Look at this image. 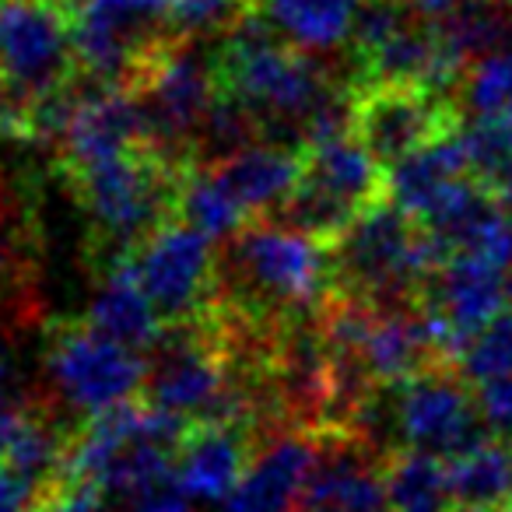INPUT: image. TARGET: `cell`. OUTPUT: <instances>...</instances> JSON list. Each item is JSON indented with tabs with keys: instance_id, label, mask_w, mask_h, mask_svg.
Instances as JSON below:
<instances>
[{
	"instance_id": "cell-1",
	"label": "cell",
	"mask_w": 512,
	"mask_h": 512,
	"mask_svg": "<svg viewBox=\"0 0 512 512\" xmlns=\"http://www.w3.org/2000/svg\"><path fill=\"white\" fill-rule=\"evenodd\" d=\"M446 256L449 249L411 214L393 200H376L334 239L330 267L355 299L404 306L407 295H421L425 278Z\"/></svg>"
},
{
	"instance_id": "cell-2",
	"label": "cell",
	"mask_w": 512,
	"mask_h": 512,
	"mask_svg": "<svg viewBox=\"0 0 512 512\" xmlns=\"http://www.w3.org/2000/svg\"><path fill=\"white\" fill-rule=\"evenodd\" d=\"M218 274L253 306L295 313L323 302L334 267L313 235L285 221H253L228 239Z\"/></svg>"
},
{
	"instance_id": "cell-3",
	"label": "cell",
	"mask_w": 512,
	"mask_h": 512,
	"mask_svg": "<svg viewBox=\"0 0 512 512\" xmlns=\"http://www.w3.org/2000/svg\"><path fill=\"white\" fill-rule=\"evenodd\" d=\"M71 176L88 218L99 228L102 242L116 253V260H123V253L137 249L158 225H165L169 211L179 204V186H183L169 158L144 148L88 165Z\"/></svg>"
},
{
	"instance_id": "cell-4",
	"label": "cell",
	"mask_w": 512,
	"mask_h": 512,
	"mask_svg": "<svg viewBox=\"0 0 512 512\" xmlns=\"http://www.w3.org/2000/svg\"><path fill=\"white\" fill-rule=\"evenodd\" d=\"M383 190V162L351 130L306 151L302 179L278 207V221L313 239H337L365 207L376 204Z\"/></svg>"
},
{
	"instance_id": "cell-5",
	"label": "cell",
	"mask_w": 512,
	"mask_h": 512,
	"mask_svg": "<svg viewBox=\"0 0 512 512\" xmlns=\"http://www.w3.org/2000/svg\"><path fill=\"white\" fill-rule=\"evenodd\" d=\"M148 365V404L179 414L186 421H214V425L246 428L253 418V393L235 386L218 355L197 327L179 323L165 330L155 344Z\"/></svg>"
},
{
	"instance_id": "cell-6",
	"label": "cell",
	"mask_w": 512,
	"mask_h": 512,
	"mask_svg": "<svg viewBox=\"0 0 512 512\" xmlns=\"http://www.w3.org/2000/svg\"><path fill=\"white\" fill-rule=\"evenodd\" d=\"M137 81L148 144H155L158 155L172 162L179 148H193L200 123L221 95L218 64L200 53V43L169 39Z\"/></svg>"
},
{
	"instance_id": "cell-7",
	"label": "cell",
	"mask_w": 512,
	"mask_h": 512,
	"mask_svg": "<svg viewBox=\"0 0 512 512\" xmlns=\"http://www.w3.org/2000/svg\"><path fill=\"white\" fill-rule=\"evenodd\" d=\"M46 379L60 404L95 418L120 404H130L148 383V362L141 351L99 334L95 327H67L46 351Z\"/></svg>"
},
{
	"instance_id": "cell-8",
	"label": "cell",
	"mask_w": 512,
	"mask_h": 512,
	"mask_svg": "<svg viewBox=\"0 0 512 512\" xmlns=\"http://www.w3.org/2000/svg\"><path fill=\"white\" fill-rule=\"evenodd\" d=\"M386 428L404 449L435 453L442 460L474 449L488 439L477 400L467 393V379L446 369H425L418 376L393 383V397L386 400Z\"/></svg>"
},
{
	"instance_id": "cell-9",
	"label": "cell",
	"mask_w": 512,
	"mask_h": 512,
	"mask_svg": "<svg viewBox=\"0 0 512 512\" xmlns=\"http://www.w3.org/2000/svg\"><path fill=\"white\" fill-rule=\"evenodd\" d=\"M74 32L67 11L50 0H0V88L39 106L64 92L74 67Z\"/></svg>"
},
{
	"instance_id": "cell-10",
	"label": "cell",
	"mask_w": 512,
	"mask_h": 512,
	"mask_svg": "<svg viewBox=\"0 0 512 512\" xmlns=\"http://www.w3.org/2000/svg\"><path fill=\"white\" fill-rule=\"evenodd\" d=\"M169 0H85L74 18V57L85 74L116 85L141 78L155 53L169 43Z\"/></svg>"
},
{
	"instance_id": "cell-11",
	"label": "cell",
	"mask_w": 512,
	"mask_h": 512,
	"mask_svg": "<svg viewBox=\"0 0 512 512\" xmlns=\"http://www.w3.org/2000/svg\"><path fill=\"white\" fill-rule=\"evenodd\" d=\"M428 327L442 358H460V351L488 323L505 313V267L481 253H449L425 278L418 295Z\"/></svg>"
},
{
	"instance_id": "cell-12",
	"label": "cell",
	"mask_w": 512,
	"mask_h": 512,
	"mask_svg": "<svg viewBox=\"0 0 512 512\" xmlns=\"http://www.w3.org/2000/svg\"><path fill=\"white\" fill-rule=\"evenodd\" d=\"M130 267L172 327L190 323L207 306V295L218 278L214 239L183 218L158 225L134 249Z\"/></svg>"
},
{
	"instance_id": "cell-13",
	"label": "cell",
	"mask_w": 512,
	"mask_h": 512,
	"mask_svg": "<svg viewBox=\"0 0 512 512\" xmlns=\"http://www.w3.org/2000/svg\"><path fill=\"white\" fill-rule=\"evenodd\" d=\"M355 137L379 158L393 165L397 158L425 148L428 141L460 130V116L442 95L418 85H369L355 102Z\"/></svg>"
},
{
	"instance_id": "cell-14",
	"label": "cell",
	"mask_w": 512,
	"mask_h": 512,
	"mask_svg": "<svg viewBox=\"0 0 512 512\" xmlns=\"http://www.w3.org/2000/svg\"><path fill=\"white\" fill-rule=\"evenodd\" d=\"M144 141H148V130H144L141 99L137 92H123L116 85H102L99 92L74 99L60 127L64 162L71 172L120 158L141 148Z\"/></svg>"
},
{
	"instance_id": "cell-15",
	"label": "cell",
	"mask_w": 512,
	"mask_h": 512,
	"mask_svg": "<svg viewBox=\"0 0 512 512\" xmlns=\"http://www.w3.org/2000/svg\"><path fill=\"white\" fill-rule=\"evenodd\" d=\"M249 470L246 432L235 425L193 421L176 449V484L204 505H225Z\"/></svg>"
},
{
	"instance_id": "cell-16",
	"label": "cell",
	"mask_w": 512,
	"mask_h": 512,
	"mask_svg": "<svg viewBox=\"0 0 512 512\" xmlns=\"http://www.w3.org/2000/svg\"><path fill=\"white\" fill-rule=\"evenodd\" d=\"M320 460V446L313 435L288 432L267 442L264 453H256L239 488L228 495L221 509L228 512H288L299 505L302 488Z\"/></svg>"
},
{
	"instance_id": "cell-17",
	"label": "cell",
	"mask_w": 512,
	"mask_h": 512,
	"mask_svg": "<svg viewBox=\"0 0 512 512\" xmlns=\"http://www.w3.org/2000/svg\"><path fill=\"white\" fill-rule=\"evenodd\" d=\"M362 358L365 372L376 383H404L418 372L432 369L435 358H442L435 334L428 327L425 313L404 306H376L372 323L365 330L362 344L355 351Z\"/></svg>"
},
{
	"instance_id": "cell-18",
	"label": "cell",
	"mask_w": 512,
	"mask_h": 512,
	"mask_svg": "<svg viewBox=\"0 0 512 512\" xmlns=\"http://www.w3.org/2000/svg\"><path fill=\"white\" fill-rule=\"evenodd\" d=\"M295 512H390L383 470L348 442L320 453Z\"/></svg>"
},
{
	"instance_id": "cell-19",
	"label": "cell",
	"mask_w": 512,
	"mask_h": 512,
	"mask_svg": "<svg viewBox=\"0 0 512 512\" xmlns=\"http://www.w3.org/2000/svg\"><path fill=\"white\" fill-rule=\"evenodd\" d=\"M85 323L134 351H151L162 341L165 327H169L165 316L158 313V306L151 302V295L144 292V285L137 281L130 260H116V264L102 274L99 288H95L92 299H88Z\"/></svg>"
},
{
	"instance_id": "cell-20",
	"label": "cell",
	"mask_w": 512,
	"mask_h": 512,
	"mask_svg": "<svg viewBox=\"0 0 512 512\" xmlns=\"http://www.w3.org/2000/svg\"><path fill=\"white\" fill-rule=\"evenodd\" d=\"M470 158L463 148L460 130L442 134L435 141H428L425 148L411 151V155L397 158L386 169V193L404 214H411L414 221H421L453 183H460L463 176H470Z\"/></svg>"
},
{
	"instance_id": "cell-21",
	"label": "cell",
	"mask_w": 512,
	"mask_h": 512,
	"mask_svg": "<svg viewBox=\"0 0 512 512\" xmlns=\"http://www.w3.org/2000/svg\"><path fill=\"white\" fill-rule=\"evenodd\" d=\"M214 169L221 172V179L228 183V190L239 197V204L249 214L274 211L292 197V190L302 179V158L292 148L274 141H256L246 144L235 155L214 162Z\"/></svg>"
},
{
	"instance_id": "cell-22",
	"label": "cell",
	"mask_w": 512,
	"mask_h": 512,
	"mask_svg": "<svg viewBox=\"0 0 512 512\" xmlns=\"http://www.w3.org/2000/svg\"><path fill=\"white\" fill-rule=\"evenodd\" d=\"M362 4L365 0H260V15L288 46L323 57L351 43Z\"/></svg>"
},
{
	"instance_id": "cell-23",
	"label": "cell",
	"mask_w": 512,
	"mask_h": 512,
	"mask_svg": "<svg viewBox=\"0 0 512 512\" xmlns=\"http://www.w3.org/2000/svg\"><path fill=\"white\" fill-rule=\"evenodd\" d=\"M449 488L460 512H502L512 502V449L484 439L449 460Z\"/></svg>"
},
{
	"instance_id": "cell-24",
	"label": "cell",
	"mask_w": 512,
	"mask_h": 512,
	"mask_svg": "<svg viewBox=\"0 0 512 512\" xmlns=\"http://www.w3.org/2000/svg\"><path fill=\"white\" fill-rule=\"evenodd\" d=\"M390 512H453L449 463L421 449H400L383 467Z\"/></svg>"
},
{
	"instance_id": "cell-25",
	"label": "cell",
	"mask_w": 512,
	"mask_h": 512,
	"mask_svg": "<svg viewBox=\"0 0 512 512\" xmlns=\"http://www.w3.org/2000/svg\"><path fill=\"white\" fill-rule=\"evenodd\" d=\"M179 218L190 221L193 228H200L204 235H211L214 242H228L235 232L249 225V211L239 204L228 183L221 179V172L214 169H193L179 186Z\"/></svg>"
},
{
	"instance_id": "cell-26",
	"label": "cell",
	"mask_w": 512,
	"mask_h": 512,
	"mask_svg": "<svg viewBox=\"0 0 512 512\" xmlns=\"http://www.w3.org/2000/svg\"><path fill=\"white\" fill-rule=\"evenodd\" d=\"M439 25L449 46L467 60V67L512 50V11L505 8V0H463Z\"/></svg>"
},
{
	"instance_id": "cell-27",
	"label": "cell",
	"mask_w": 512,
	"mask_h": 512,
	"mask_svg": "<svg viewBox=\"0 0 512 512\" xmlns=\"http://www.w3.org/2000/svg\"><path fill=\"white\" fill-rule=\"evenodd\" d=\"M67 449H71V442L53 428V421L29 411L22 425H18L8 453L0 456V463H8L11 470H18V474H25L36 484H43V481L57 484V481H64Z\"/></svg>"
},
{
	"instance_id": "cell-28",
	"label": "cell",
	"mask_w": 512,
	"mask_h": 512,
	"mask_svg": "<svg viewBox=\"0 0 512 512\" xmlns=\"http://www.w3.org/2000/svg\"><path fill=\"white\" fill-rule=\"evenodd\" d=\"M246 18V0H169L165 32L172 43H204L225 39Z\"/></svg>"
},
{
	"instance_id": "cell-29",
	"label": "cell",
	"mask_w": 512,
	"mask_h": 512,
	"mask_svg": "<svg viewBox=\"0 0 512 512\" xmlns=\"http://www.w3.org/2000/svg\"><path fill=\"white\" fill-rule=\"evenodd\" d=\"M460 88H463V106L474 116L512 113V50L470 64Z\"/></svg>"
},
{
	"instance_id": "cell-30",
	"label": "cell",
	"mask_w": 512,
	"mask_h": 512,
	"mask_svg": "<svg viewBox=\"0 0 512 512\" xmlns=\"http://www.w3.org/2000/svg\"><path fill=\"white\" fill-rule=\"evenodd\" d=\"M29 264V235L8 204H0V288L15 285Z\"/></svg>"
},
{
	"instance_id": "cell-31",
	"label": "cell",
	"mask_w": 512,
	"mask_h": 512,
	"mask_svg": "<svg viewBox=\"0 0 512 512\" xmlns=\"http://www.w3.org/2000/svg\"><path fill=\"white\" fill-rule=\"evenodd\" d=\"M477 411H481L484 425L498 439H512V376H498L488 383L474 386Z\"/></svg>"
},
{
	"instance_id": "cell-32",
	"label": "cell",
	"mask_w": 512,
	"mask_h": 512,
	"mask_svg": "<svg viewBox=\"0 0 512 512\" xmlns=\"http://www.w3.org/2000/svg\"><path fill=\"white\" fill-rule=\"evenodd\" d=\"M43 509V491L36 481L0 463V512H39Z\"/></svg>"
},
{
	"instance_id": "cell-33",
	"label": "cell",
	"mask_w": 512,
	"mask_h": 512,
	"mask_svg": "<svg viewBox=\"0 0 512 512\" xmlns=\"http://www.w3.org/2000/svg\"><path fill=\"white\" fill-rule=\"evenodd\" d=\"M123 512H193V498L172 481V484H162V488L148 491V495H141Z\"/></svg>"
},
{
	"instance_id": "cell-34",
	"label": "cell",
	"mask_w": 512,
	"mask_h": 512,
	"mask_svg": "<svg viewBox=\"0 0 512 512\" xmlns=\"http://www.w3.org/2000/svg\"><path fill=\"white\" fill-rule=\"evenodd\" d=\"M25 414H29L25 400L18 397L8 383H0V456L8 453L11 439H15V432H18V425L25 421Z\"/></svg>"
},
{
	"instance_id": "cell-35",
	"label": "cell",
	"mask_w": 512,
	"mask_h": 512,
	"mask_svg": "<svg viewBox=\"0 0 512 512\" xmlns=\"http://www.w3.org/2000/svg\"><path fill=\"white\" fill-rule=\"evenodd\" d=\"M484 183H488L491 197H495V204L502 207L505 214L512 218V158H505L502 165H498L491 176H484Z\"/></svg>"
},
{
	"instance_id": "cell-36",
	"label": "cell",
	"mask_w": 512,
	"mask_h": 512,
	"mask_svg": "<svg viewBox=\"0 0 512 512\" xmlns=\"http://www.w3.org/2000/svg\"><path fill=\"white\" fill-rule=\"evenodd\" d=\"M460 4L463 0H404V8L411 11L414 18H421V22H435V25L446 22Z\"/></svg>"
},
{
	"instance_id": "cell-37",
	"label": "cell",
	"mask_w": 512,
	"mask_h": 512,
	"mask_svg": "<svg viewBox=\"0 0 512 512\" xmlns=\"http://www.w3.org/2000/svg\"><path fill=\"white\" fill-rule=\"evenodd\" d=\"M11 379V355H8V337H4V323H0V383Z\"/></svg>"
},
{
	"instance_id": "cell-38",
	"label": "cell",
	"mask_w": 512,
	"mask_h": 512,
	"mask_svg": "<svg viewBox=\"0 0 512 512\" xmlns=\"http://www.w3.org/2000/svg\"><path fill=\"white\" fill-rule=\"evenodd\" d=\"M50 4H53V8H60V11H78L85 0H50Z\"/></svg>"
},
{
	"instance_id": "cell-39",
	"label": "cell",
	"mask_w": 512,
	"mask_h": 512,
	"mask_svg": "<svg viewBox=\"0 0 512 512\" xmlns=\"http://www.w3.org/2000/svg\"><path fill=\"white\" fill-rule=\"evenodd\" d=\"M505 299H509V306H512V264L505 267Z\"/></svg>"
},
{
	"instance_id": "cell-40",
	"label": "cell",
	"mask_w": 512,
	"mask_h": 512,
	"mask_svg": "<svg viewBox=\"0 0 512 512\" xmlns=\"http://www.w3.org/2000/svg\"><path fill=\"white\" fill-rule=\"evenodd\" d=\"M505 8H509V11H512V0H505Z\"/></svg>"
}]
</instances>
